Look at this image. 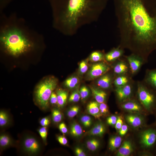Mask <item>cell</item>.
Returning a JSON list of instances; mask_svg holds the SVG:
<instances>
[{
	"mask_svg": "<svg viewBox=\"0 0 156 156\" xmlns=\"http://www.w3.org/2000/svg\"><path fill=\"white\" fill-rule=\"evenodd\" d=\"M119 46L141 57L145 63L156 50V0H113Z\"/></svg>",
	"mask_w": 156,
	"mask_h": 156,
	"instance_id": "6da1fadb",
	"label": "cell"
},
{
	"mask_svg": "<svg viewBox=\"0 0 156 156\" xmlns=\"http://www.w3.org/2000/svg\"><path fill=\"white\" fill-rule=\"evenodd\" d=\"M108 0H49L52 25L65 35L75 34L82 27L97 21Z\"/></svg>",
	"mask_w": 156,
	"mask_h": 156,
	"instance_id": "7a4b0ae2",
	"label": "cell"
},
{
	"mask_svg": "<svg viewBox=\"0 0 156 156\" xmlns=\"http://www.w3.org/2000/svg\"><path fill=\"white\" fill-rule=\"evenodd\" d=\"M43 35L32 29L15 13L0 15V43L3 50L15 57L32 51Z\"/></svg>",
	"mask_w": 156,
	"mask_h": 156,
	"instance_id": "3957f363",
	"label": "cell"
},
{
	"mask_svg": "<svg viewBox=\"0 0 156 156\" xmlns=\"http://www.w3.org/2000/svg\"><path fill=\"white\" fill-rule=\"evenodd\" d=\"M57 80L53 77L46 78L37 86L35 92L36 100L38 104L44 109H47L53 90L56 88Z\"/></svg>",
	"mask_w": 156,
	"mask_h": 156,
	"instance_id": "277c9868",
	"label": "cell"
},
{
	"mask_svg": "<svg viewBox=\"0 0 156 156\" xmlns=\"http://www.w3.org/2000/svg\"><path fill=\"white\" fill-rule=\"evenodd\" d=\"M136 86L137 96L141 104L150 113L156 111V91L144 81H138Z\"/></svg>",
	"mask_w": 156,
	"mask_h": 156,
	"instance_id": "5b68a950",
	"label": "cell"
},
{
	"mask_svg": "<svg viewBox=\"0 0 156 156\" xmlns=\"http://www.w3.org/2000/svg\"><path fill=\"white\" fill-rule=\"evenodd\" d=\"M110 69V66L104 61L92 64L87 74V78L92 80L99 77L107 73Z\"/></svg>",
	"mask_w": 156,
	"mask_h": 156,
	"instance_id": "8992f818",
	"label": "cell"
},
{
	"mask_svg": "<svg viewBox=\"0 0 156 156\" xmlns=\"http://www.w3.org/2000/svg\"><path fill=\"white\" fill-rule=\"evenodd\" d=\"M140 141L144 148H153L156 144V128L151 127L143 131L141 134Z\"/></svg>",
	"mask_w": 156,
	"mask_h": 156,
	"instance_id": "52a82bcc",
	"label": "cell"
},
{
	"mask_svg": "<svg viewBox=\"0 0 156 156\" xmlns=\"http://www.w3.org/2000/svg\"><path fill=\"white\" fill-rule=\"evenodd\" d=\"M22 146L24 151L29 155H34L39 152L41 148L40 144L35 137L27 136L23 139Z\"/></svg>",
	"mask_w": 156,
	"mask_h": 156,
	"instance_id": "ba28073f",
	"label": "cell"
},
{
	"mask_svg": "<svg viewBox=\"0 0 156 156\" xmlns=\"http://www.w3.org/2000/svg\"><path fill=\"white\" fill-rule=\"evenodd\" d=\"M134 85V82L131 81L125 86L116 87L115 91L119 102L122 103L130 100Z\"/></svg>",
	"mask_w": 156,
	"mask_h": 156,
	"instance_id": "9c48e42d",
	"label": "cell"
},
{
	"mask_svg": "<svg viewBox=\"0 0 156 156\" xmlns=\"http://www.w3.org/2000/svg\"><path fill=\"white\" fill-rule=\"evenodd\" d=\"M125 57L129 65L130 72L132 75L137 73L143 64L145 63L141 57L133 53H132Z\"/></svg>",
	"mask_w": 156,
	"mask_h": 156,
	"instance_id": "30bf717a",
	"label": "cell"
},
{
	"mask_svg": "<svg viewBox=\"0 0 156 156\" xmlns=\"http://www.w3.org/2000/svg\"><path fill=\"white\" fill-rule=\"evenodd\" d=\"M124 53V49L118 46L117 48L113 49L105 54V60L109 62H114L120 59L123 55Z\"/></svg>",
	"mask_w": 156,
	"mask_h": 156,
	"instance_id": "8fae6325",
	"label": "cell"
},
{
	"mask_svg": "<svg viewBox=\"0 0 156 156\" xmlns=\"http://www.w3.org/2000/svg\"><path fill=\"white\" fill-rule=\"evenodd\" d=\"M143 81L156 91V68L147 69Z\"/></svg>",
	"mask_w": 156,
	"mask_h": 156,
	"instance_id": "7c38bea8",
	"label": "cell"
},
{
	"mask_svg": "<svg viewBox=\"0 0 156 156\" xmlns=\"http://www.w3.org/2000/svg\"><path fill=\"white\" fill-rule=\"evenodd\" d=\"M121 107L125 110L133 112H139L142 110L141 105L137 102L131 99L122 103Z\"/></svg>",
	"mask_w": 156,
	"mask_h": 156,
	"instance_id": "4fadbf2b",
	"label": "cell"
},
{
	"mask_svg": "<svg viewBox=\"0 0 156 156\" xmlns=\"http://www.w3.org/2000/svg\"><path fill=\"white\" fill-rule=\"evenodd\" d=\"M107 73L99 77L97 81V86L101 89H108L112 86V77Z\"/></svg>",
	"mask_w": 156,
	"mask_h": 156,
	"instance_id": "5bb4252c",
	"label": "cell"
},
{
	"mask_svg": "<svg viewBox=\"0 0 156 156\" xmlns=\"http://www.w3.org/2000/svg\"><path fill=\"white\" fill-rule=\"evenodd\" d=\"M133 151V147L131 142L129 140H125L119 148L116 155L117 156H128Z\"/></svg>",
	"mask_w": 156,
	"mask_h": 156,
	"instance_id": "9a60e30c",
	"label": "cell"
},
{
	"mask_svg": "<svg viewBox=\"0 0 156 156\" xmlns=\"http://www.w3.org/2000/svg\"><path fill=\"white\" fill-rule=\"evenodd\" d=\"M128 63L125 61L120 60L116 62L113 67V72L116 75L127 74L129 68Z\"/></svg>",
	"mask_w": 156,
	"mask_h": 156,
	"instance_id": "2e32d148",
	"label": "cell"
},
{
	"mask_svg": "<svg viewBox=\"0 0 156 156\" xmlns=\"http://www.w3.org/2000/svg\"><path fill=\"white\" fill-rule=\"evenodd\" d=\"M90 88L96 101L99 103L104 102L107 96L106 93L100 88L91 86Z\"/></svg>",
	"mask_w": 156,
	"mask_h": 156,
	"instance_id": "e0dca14e",
	"label": "cell"
},
{
	"mask_svg": "<svg viewBox=\"0 0 156 156\" xmlns=\"http://www.w3.org/2000/svg\"><path fill=\"white\" fill-rule=\"evenodd\" d=\"M125 119L128 123L134 128L141 126L143 122L142 118L138 115L129 114L125 116Z\"/></svg>",
	"mask_w": 156,
	"mask_h": 156,
	"instance_id": "ac0fdd59",
	"label": "cell"
},
{
	"mask_svg": "<svg viewBox=\"0 0 156 156\" xmlns=\"http://www.w3.org/2000/svg\"><path fill=\"white\" fill-rule=\"evenodd\" d=\"M88 113L95 118H99L102 115L99 109L98 103L96 101L90 102L87 106Z\"/></svg>",
	"mask_w": 156,
	"mask_h": 156,
	"instance_id": "d6986e66",
	"label": "cell"
},
{
	"mask_svg": "<svg viewBox=\"0 0 156 156\" xmlns=\"http://www.w3.org/2000/svg\"><path fill=\"white\" fill-rule=\"evenodd\" d=\"M105 128L101 123H98L87 133V134L93 136H101L104 133Z\"/></svg>",
	"mask_w": 156,
	"mask_h": 156,
	"instance_id": "ffe728a7",
	"label": "cell"
},
{
	"mask_svg": "<svg viewBox=\"0 0 156 156\" xmlns=\"http://www.w3.org/2000/svg\"><path fill=\"white\" fill-rule=\"evenodd\" d=\"M57 105L60 107H62L65 105L67 99L68 93L65 90L61 88L58 89L57 92Z\"/></svg>",
	"mask_w": 156,
	"mask_h": 156,
	"instance_id": "44dd1931",
	"label": "cell"
},
{
	"mask_svg": "<svg viewBox=\"0 0 156 156\" xmlns=\"http://www.w3.org/2000/svg\"><path fill=\"white\" fill-rule=\"evenodd\" d=\"M131 81L127 74L117 76L113 81L115 87L125 86Z\"/></svg>",
	"mask_w": 156,
	"mask_h": 156,
	"instance_id": "7402d4cb",
	"label": "cell"
},
{
	"mask_svg": "<svg viewBox=\"0 0 156 156\" xmlns=\"http://www.w3.org/2000/svg\"><path fill=\"white\" fill-rule=\"evenodd\" d=\"M122 142V138L120 136L115 135L111 137L109 141V150L112 151H116L120 147Z\"/></svg>",
	"mask_w": 156,
	"mask_h": 156,
	"instance_id": "603a6c76",
	"label": "cell"
},
{
	"mask_svg": "<svg viewBox=\"0 0 156 156\" xmlns=\"http://www.w3.org/2000/svg\"><path fill=\"white\" fill-rule=\"evenodd\" d=\"M79 83V78L77 76H73L67 79L65 81L64 84L67 88L72 89L77 88Z\"/></svg>",
	"mask_w": 156,
	"mask_h": 156,
	"instance_id": "cb8c5ba5",
	"label": "cell"
},
{
	"mask_svg": "<svg viewBox=\"0 0 156 156\" xmlns=\"http://www.w3.org/2000/svg\"><path fill=\"white\" fill-rule=\"evenodd\" d=\"M83 130L81 126L76 122L72 123L70 127V133L73 136L75 137H80L83 133Z\"/></svg>",
	"mask_w": 156,
	"mask_h": 156,
	"instance_id": "d4e9b609",
	"label": "cell"
},
{
	"mask_svg": "<svg viewBox=\"0 0 156 156\" xmlns=\"http://www.w3.org/2000/svg\"><path fill=\"white\" fill-rule=\"evenodd\" d=\"M105 55L103 53L99 51L92 52L90 55L88 60L93 62H98L105 60Z\"/></svg>",
	"mask_w": 156,
	"mask_h": 156,
	"instance_id": "484cf974",
	"label": "cell"
},
{
	"mask_svg": "<svg viewBox=\"0 0 156 156\" xmlns=\"http://www.w3.org/2000/svg\"><path fill=\"white\" fill-rule=\"evenodd\" d=\"M12 143L10 137L5 134H2L0 136V146L3 148H6Z\"/></svg>",
	"mask_w": 156,
	"mask_h": 156,
	"instance_id": "4316f807",
	"label": "cell"
},
{
	"mask_svg": "<svg viewBox=\"0 0 156 156\" xmlns=\"http://www.w3.org/2000/svg\"><path fill=\"white\" fill-rule=\"evenodd\" d=\"M100 144L99 141L95 138L89 139L86 143L87 148L92 151H96L99 147Z\"/></svg>",
	"mask_w": 156,
	"mask_h": 156,
	"instance_id": "83f0119b",
	"label": "cell"
},
{
	"mask_svg": "<svg viewBox=\"0 0 156 156\" xmlns=\"http://www.w3.org/2000/svg\"><path fill=\"white\" fill-rule=\"evenodd\" d=\"M9 117L8 114L5 111H1L0 112V126L4 127L7 125L9 122Z\"/></svg>",
	"mask_w": 156,
	"mask_h": 156,
	"instance_id": "f1b7e54d",
	"label": "cell"
},
{
	"mask_svg": "<svg viewBox=\"0 0 156 156\" xmlns=\"http://www.w3.org/2000/svg\"><path fill=\"white\" fill-rule=\"evenodd\" d=\"M52 119L53 122L55 123H58L62 119V115L59 110L54 109L52 112Z\"/></svg>",
	"mask_w": 156,
	"mask_h": 156,
	"instance_id": "f546056e",
	"label": "cell"
},
{
	"mask_svg": "<svg viewBox=\"0 0 156 156\" xmlns=\"http://www.w3.org/2000/svg\"><path fill=\"white\" fill-rule=\"evenodd\" d=\"M88 59L82 61L79 64V72L81 75H83L87 71L88 69Z\"/></svg>",
	"mask_w": 156,
	"mask_h": 156,
	"instance_id": "4dcf8cb0",
	"label": "cell"
},
{
	"mask_svg": "<svg viewBox=\"0 0 156 156\" xmlns=\"http://www.w3.org/2000/svg\"><path fill=\"white\" fill-rule=\"evenodd\" d=\"M81 98L79 90L77 89L73 91L70 96L68 101L70 102H78Z\"/></svg>",
	"mask_w": 156,
	"mask_h": 156,
	"instance_id": "1f68e13d",
	"label": "cell"
},
{
	"mask_svg": "<svg viewBox=\"0 0 156 156\" xmlns=\"http://www.w3.org/2000/svg\"><path fill=\"white\" fill-rule=\"evenodd\" d=\"M80 121L83 125L85 127H90L92 124V120L90 116L85 115L82 116Z\"/></svg>",
	"mask_w": 156,
	"mask_h": 156,
	"instance_id": "d6a6232c",
	"label": "cell"
},
{
	"mask_svg": "<svg viewBox=\"0 0 156 156\" xmlns=\"http://www.w3.org/2000/svg\"><path fill=\"white\" fill-rule=\"evenodd\" d=\"M79 110V107L77 105L73 106L67 111V115L69 118H73L77 114Z\"/></svg>",
	"mask_w": 156,
	"mask_h": 156,
	"instance_id": "836d02e7",
	"label": "cell"
},
{
	"mask_svg": "<svg viewBox=\"0 0 156 156\" xmlns=\"http://www.w3.org/2000/svg\"><path fill=\"white\" fill-rule=\"evenodd\" d=\"M81 98L82 99H85L88 97L89 94V90L86 86H82L79 90Z\"/></svg>",
	"mask_w": 156,
	"mask_h": 156,
	"instance_id": "e575fe53",
	"label": "cell"
},
{
	"mask_svg": "<svg viewBox=\"0 0 156 156\" xmlns=\"http://www.w3.org/2000/svg\"><path fill=\"white\" fill-rule=\"evenodd\" d=\"M38 132L40 137L44 142L46 141L47 135V131L46 127H42L38 130Z\"/></svg>",
	"mask_w": 156,
	"mask_h": 156,
	"instance_id": "d590c367",
	"label": "cell"
},
{
	"mask_svg": "<svg viewBox=\"0 0 156 156\" xmlns=\"http://www.w3.org/2000/svg\"><path fill=\"white\" fill-rule=\"evenodd\" d=\"M99 106L101 114L105 115L108 113V109L107 105L104 102L99 103Z\"/></svg>",
	"mask_w": 156,
	"mask_h": 156,
	"instance_id": "8d00e7d4",
	"label": "cell"
},
{
	"mask_svg": "<svg viewBox=\"0 0 156 156\" xmlns=\"http://www.w3.org/2000/svg\"><path fill=\"white\" fill-rule=\"evenodd\" d=\"M11 0H0V14L3 13V10L10 2Z\"/></svg>",
	"mask_w": 156,
	"mask_h": 156,
	"instance_id": "74e56055",
	"label": "cell"
},
{
	"mask_svg": "<svg viewBox=\"0 0 156 156\" xmlns=\"http://www.w3.org/2000/svg\"><path fill=\"white\" fill-rule=\"evenodd\" d=\"M118 117L114 115H112L108 117L107 122L108 124L110 125H114L116 124Z\"/></svg>",
	"mask_w": 156,
	"mask_h": 156,
	"instance_id": "f35d334b",
	"label": "cell"
},
{
	"mask_svg": "<svg viewBox=\"0 0 156 156\" xmlns=\"http://www.w3.org/2000/svg\"><path fill=\"white\" fill-rule=\"evenodd\" d=\"M123 120L122 117L121 116H118L115 125V128L117 131H119L123 125Z\"/></svg>",
	"mask_w": 156,
	"mask_h": 156,
	"instance_id": "ab89813d",
	"label": "cell"
},
{
	"mask_svg": "<svg viewBox=\"0 0 156 156\" xmlns=\"http://www.w3.org/2000/svg\"><path fill=\"white\" fill-rule=\"evenodd\" d=\"M50 123L49 118L48 117H44L41 119L40 121V125L42 127L48 126Z\"/></svg>",
	"mask_w": 156,
	"mask_h": 156,
	"instance_id": "60d3db41",
	"label": "cell"
},
{
	"mask_svg": "<svg viewBox=\"0 0 156 156\" xmlns=\"http://www.w3.org/2000/svg\"><path fill=\"white\" fill-rule=\"evenodd\" d=\"M49 101L52 104H57V97L56 94L53 92L52 93L49 99Z\"/></svg>",
	"mask_w": 156,
	"mask_h": 156,
	"instance_id": "b9f144b4",
	"label": "cell"
},
{
	"mask_svg": "<svg viewBox=\"0 0 156 156\" xmlns=\"http://www.w3.org/2000/svg\"><path fill=\"white\" fill-rule=\"evenodd\" d=\"M128 130V127L126 124L123 125L119 131V135L121 136H123L126 134Z\"/></svg>",
	"mask_w": 156,
	"mask_h": 156,
	"instance_id": "7bdbcfd3",
	"label": "cell"
},
{
	"mask_svg": "<svg viewBox=\"0 0 156 156\" xmlns=\"http://www.w3.org/2000/svg\"><path fill=\"white\" fill-rule=\"evenodd\" d=\"M76 155L77 156H86V154L83 150L79 147H76L75 149Z\"/></svg>",
	"mask_w": 156,
	"mask_h": 156,
	"instance_id": "ee69618b",
	"label": "cell"
},
{
	"mask_svg": "<svg viewBox=\"0 0 156 156\" xmlns=\"http://www.w3.org/2000/svg\"><path fill=\"white\" fill-rule=\"evenodd\" d=\"M57 140L60 144L63 145H66L68 143L67 139L64 136H58L57 137Z\"/></svg>",
	"mask_w": 156,
	"mask_h": 156,
	"instance_id": "f6af8a7d",
	"label": "cell"
},
{
	"mask_svg": "<svg viewBox=\"0 0 156 156\" xmlns=\"http://www.w3.org/2000/svg\"><path fill=\"white\" fill-rule=\"evenodd\" d=\"M59 128L61 132L63 133L64 134L67 133L68 129L65 124L62 122L60 124Z\"/></svg>",
	"mask_w": 156,
	"mask_h": 156,
	"instance_id": "bcb514c9",
	"label": "cell"
}]
</instances>
